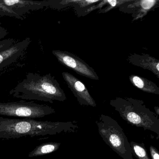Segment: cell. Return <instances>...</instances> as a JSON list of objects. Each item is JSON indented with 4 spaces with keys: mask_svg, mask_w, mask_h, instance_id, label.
Here are the masks:
<instances>
[{
    "mask_svg": "<svg viewBox=\"0 0 159 159\" xmlns=\"http://www.w3.org/2000/svg\"><path fill=\"white\" fill-rule=\"evenodd\" d=\"M31 42L28 38L13 44L9 49L0 52V69L11 65L21 57Z\"/></svg>",
    "mask_w": 159,
    "mask_h": 159,
    "instance_id": "30bf717a",
    "label": "cell"
},
{
    "mask_svg": "<svg viewBox=\"0 0 159 159\" xmlns=\"http://www.w3.org/2000/svg\"><path fill=\"white\" fill-rule=\"evenodd\" d=\"M13 39H10L0 41V52L9 49L13 44Z\"/></svg>",
    "mask_w": 159,
    "mask_h": 159,
    "instance_id": "ac0fdd59",
    "label": "cell"
},
{
    "mask_svg": "<svg viewBox=\"0 0 159 159\" xmlns=\"http://www.w3.org/2000/svg\"><path fill=\"white\" fill-rule=\"evenodd\" d=\"M58 62L77 74L95 80H99L94 70L82 59L66 51L54 50L52 52Z\"/></svg>",
    "mask_w": 159,
    "mask_h": 159,
    "instance_id": "8992f818",
    "label": "cell"
},
{
    "mask_svg": "<svg viewBox=\"0 0 159 159\" xmlns=\"http://www.w3.org/2000/svg\"><path fill=\"white\" fill-rule=\"evenodd\" d=\"M55 110L43 104L33 101L0 102V115L19 119H35L43 118L55 113Z\"/></svg>",
    "mask_w": 159,
    "mask_h": 159,
    "instance_id": "5b68a950",
    "label": "cell"
},
{
    "mask_svg": "<svg viewBox=\"0 0 159 159\" xmlns=\"http://www.w3.org/2000/svg\"><path fill=\"white\" fill-rule=\"evenodd\" d=\"M100 1V0H81V1H63L59 2V4L62 5H66L68 4H77L78 6H80V8H85L90 5H93L95 3H98Z\"/></svg>",
    "mask_w": 159,
    "mask_h": 159,
    "instance_id": "9a60e30c",
    "label": "cell"
},
{
    "mask_svg": "<svg viewBox=\"0 0 159 159\" xmlns=\"http://www.w3.org/2000/svg\"><path fill=\"white\" fill-rule=\"evenodd\" d=\"M3 16L14 17L19 19H23V17L16 14L10 8H8V7L4 5L1 2H0V17Z\"/></svg>",
    "mask_w": 159,
    "mask_h": 159,
    "instance_id": "e0dca14e",
    "label": "cell"
},
{
    "mask_svg": "<svg viewBox=\"0 0 159 159\" xmlns=\"http://www.w3.org/2000/svg\"><path fill=\"white\" fill-rule=\"evenodd\" d=\"M96 123L100 136L111 148L122 159H134L130 142L115 120L102 114Z\"/></svg>",
    "mask_w": 159,
    "mask_h": 159,
    "instance_id": "277c9868",
    "label": "cell"
},
{
    "mask_svg": "<svg viewBox=\"0 0 159 159\" xmlns=\"http://www.w3.org/2000/svg\"><path fill=\"white\" fill-rule=\"evenodd\" d=\"M13 97L23 100H36L53 103L63 102L67 99L66 94L54 76L50 73L40 75L28 73L22 81L10 92Z\"/></svg>",
    "mask_w": 159,
    "mask_h": 159,
    "instance_id": "7a4b0ae2",
    "label": "cell"
},
{
    "mask_svg": "<svg viewBox=\"0 0 159 159\" xmlns=\"http://www.w3.org/2000/svg\"><path fill=\"white\" fill-rule=\"evenodd\" d=\"M60 145L61 143L57 142L43 143L30 152L28 156L29 157H38L54 152L59 148Z\"/></svg>",
    "mask_w": 159,
    "mask_h": 159,
    "instance_id": "4fadbf2b",
    "label": "cell"
},
{
    "mask_svg": "<svg viewBox=\"0 0 159 159\" xmlns=\"http://www.w3.org/2000/svg\"><path fill=\"white\" fill-rule=\"evenodd\" d=\"M132 153L138 159H151L146 150L145 144L131 141L130 142Z\"/></svg>",
    "mask_w": 159,
    "mask_h": 159,
    "instance_id": "5bb4252c",
    "label": "cell"
},
{
    "mask_svg": "<svg viewBox=\"0 0 159 159\" xmlns=\"http://www.w3.org/2000/svg\"><path fill=\"white\" fill-rule=\"evenodd\" d=\"M0 2L21 17L30 11L40 10L50 5V1L39 2L24 0H0Z\"/></svg>",
    "mask_w": 159,
    "mask_h": 159,
    "instance_id": "9c48e42d",
    "label": "cell"
},
{
    "mask_svg": "<svg viewBox=\"0 0 159 159\" xmlns=\"http://www.w3.org/2000/svg\"><path fill=\"white\" fill-rule=\"evenodd\" d=\"M127 61L130 64L148 70L159 78V61L148 54H133L129 56Z\"/></svg>",
    "mask_w": 159,
    "mask_h": 159,
    "instance_id": "8fae6325",
    "label": "cell"
},
{
    "mask_svg": "<svg viewBox=\"0 0 159 159\" xmlns=\"http://www.w3.org/2000/svg\"><path fill=\"white\" fill-rule=\"evenodd\" d=\"M79 129L75 121L52 122L0 116V139L42 137L62 133H74Z\"/></svg>",
    "mask_w": 159,
    "mask_h": 159,
    "instance_id": "6da1fadb",
    "label": "cell"
},
{
    "mask_svg": "<svg viewBox=\"0 0 159 159\" xmlns=\"http://www.w3.org/2000/svg\"><path fill=\"white\" fill-rule=\"evenodd\" d=\"M133 0H119V1H116V0H111V1H107V6L103 10H100L99 11V13H104L107 12L109 11L112 9L115 8H118L120 7L122 4H125L127 2H131Z\"/></svg>",
    "mask_w": 159,
    "mask_h": 159,
    "instance_id": "2e32d148",
    "label": "cell"
},
{
    "mask_svg": "<svg viewBox=\"0 0 159 159\" xmlns=\"http://www.w3.org/2000/svg\"><path fill=\"white\" fill-rule=\"evenodd\" d=\"M8 34L7 30L2 27H0V40L5 38Z\"/></svg>",
    "mask_w": 159,
    "mask_h": 159,
    "instance_id": "ffe728a7",
    "label": "cell"
},
{
    "mask_svg": "<svg viewBox=\"0 0 159 159\" xmlns=\"http://www.w3.org/2000/svg\"><path fill=\"white\" fill-rule=\"evenodd\" d=\"M154 110H155V114L159 116V107H154Z\"/></svg>",
    "mask_w": 159,
    "mask_h": 159,
    "instance_id": "44dd1931",
    "label": "cell"
},
{
    "mask_svg": "<svg viewBox=\"0 0 159 159\" xmlns=\"http://www.w3.org/2000/svg\"><path fill=\"white\" fill-rule=\"evenodd\" d=\"M150 152L152 159H159V151L153 146L150 147Z\"/></svg>",
    "mask_w": 159,
    "mask_h": 159,
    "instance_id": "d6986e66",
    "label": "cell"
},
{
    "mask_svg": "<svg viewBox=\"0 0 159 159\" xmlns=\"http://www.w3.org/2000/svg\"><path fill=\"white\" fill-rule=\"evenodd\" d=\"M62 76L80 105L93 107H96L95 101L81 81L68 72H62Z\"/></svg>",
    "mask_w": 159,
    "mask_h": 159,
    "instance_id": "52a82bcc",
    "label": "cell"
},
{
    "mask_svg": "<svg viewBox=\"0 0 159 159\" xmlns=\"http://www.w3.org/2000/svg\"><path fill=\"white\" fill-rule=\"evenodd\" d=\"M129 80L134 87L148 93L159 95V87L153 82L138 75H131Z\"/></svg>",
    "mask_w": 159,
    "mask_h": 159,
    "instance_id": "7c38bea8",
    "label": "cell"
},
{
    "mask_svg": "<svg viewBox=\"0 0 159 159\" xmlns=\"http://www.w3.org/2000/svg\"><path fill=\"white\" fill-rule=\"evenodd\" d=\"M110 105L128 124L145 130H150L159 136V119L155 112L146 107L144 101L130 97H116Z\"/></svg>",
    "mask_w": 159,
    "mask_h": 159,
    "instance_id": "3957f363",
    "label": "cell"
},
{
    "mask_svg": "<svg viewBox=\"0 0 159 159\" xmlns=\"http://www.w3.org/2000/svg\"><path fill=\"white\" fill-rule=\"evenodd\" d=\"M159 2L158 0H133L128 4L125 3L122 7H119L121 11L132 13L133 21H135L142 19L150 11L155 8Z\"/></svg>",
    "mask_w": 159,
    "mask_h": 159,
    "instance_id": "ba28073f",
    "label": "cell"
}]
</instances>
